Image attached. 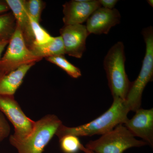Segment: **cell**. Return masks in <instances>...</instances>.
I'll return each instance as SVG.
<instances>
[{
	"label": "cell",
	"mask_w": 153,
	"mask_h": 153,
	"mask_svg": "<svg viewBox=\"0 0 153 153\" xmlns=\"http://www.w3.org/2000/svg\"><path fill=\"white\" fill-rule=\"evenodd\" d=\"M129 111L124 100L114 98L111 106L99 117L88 123L78 126L71 127L62 124L55 135L59 139L68 135L77 137L102 135L112 130L118 125L124 124L128 119V114Z\"/></svg>",
	"instance_id": "1"
},
{
	"label": "cell",
	"mask_w": 153,
	"mask_h": 153,
	"mask_svg": "<svg viewBox=\"0 0 153 153\" xmlns=\"http://www.w3.org/2000/svg\"><path fill=\"white\" fill-rule=\"evenodd\" d=\"M126 56L122 42L116 43L105 57L103 66L113 97L125 101L131 82L125 70Z\"/></svg>",
	"instance_id": "2"
},
{
	"label": "cell",
	"mask_w": 153,
	"mask_h": 153,
	"mask_svg": "<svg viewBox=\"0 0 153 153\" xmlns=\"http://www.w3.org/2000/svg\"><path fill=\"white\" fill-rule=\"evenodd\" d=\"M62 124L55 115H46L35 122L33 130L27 136L21 140L10 137V142L19 153H43Z\"/></svg>",
	"instance_id": "3"
},
{
	"label": "cell",
	"mask_w": 153,
	"mask_h": 153,
	"mask_svg": "<svg viewBox=\"0 0 153 153\" xmlns=\"http://www.w3.org/2000/svg\"><path fill=\"white\" fill-rule=\"evenodd\" d=\"M146 50L142 66L137 79L131 82L125 103L130 111L135 112L140 108L143 92L153 78V30L150 26L143 30Z\"/></svg>",
	"instance_id": "4"
},
{
	"label": "cell",
	"mask_w": 153,
	"mask_h": 153,
	"mask_svg": "<svg viewBox=\"0 0 153 153\" xmlns=\"http://www.w3.org/2000/svg\"><path fill=\"white\" fill-rule=\"evenodd\" d=\"M147 145L144 141L135 138L125 126L121 124L98 139L89 141L85 147L95 153H124L130 148Z\"/></svg>",
	"instance_id": "5"
},
{
	"label": "cell",
	"mask_w": 153,
	"mask_h": 153,
	"mask_svg": "<svg viewBox=\"0 0 153 153\" xmlns=\"http://www.w3.org/2000/svg\"><path fill=\"white\" fill-rule=\"evenodd\" d=\"M43 59L36 56L27 47L16 24L5 53L0 59V72L10 73L24 65L36 64Z\"/></svg>",
	"instance_id": "6"
},
{
	"label": "cell",
	"mask_w": 153,
	"mask_h": 153,
	"mask_svg": "<svg viewBox=\"0 0 153 153\" xmlns=\"http://www.w3.org/2000/svg\"><path fill=\"white\" fill-rule=\"evenodd\" d=\"M0 111L13 126L14 133L10 137L21 140L33 130L35 122L25 114L14 95L0 96Z\"/></svg>",
	"instance_id": "7"
},
{
	"label": "cell",
	"mask_w": 153,
	"mask_h": 153,
	"mask_svg": "<svg viewBox=\"0 0 153 153\" xmlns=\"http://www.w3.org/2000/svg\"><path fill=\"white\" fill-rule=\"evenodd\" d=\"M66 54L80 58L86 49V41L90 34L85 25H64L60 30Z\"/></svg>",
	"instance_id": "8"
},
{
	"label": "cell",
	"mask_w": 153,
	"mask_h": 153,
	"mask_svg": "<svg viewBox=\"0 0 153 153\" xmlns=\"http://www.w3.org/2000/svg\"><path fill=\"white\" fill-rule=\"evenodd\" d=\"M102 6L99 0H72L63 5L64 25H82Z\"/></svg>",
	"instance_id": "9"
},
{
	"label": "cell",
	"mask_w": 153,
	"mask_h": 153,
	"mask_svg": "<svg viewBox=\"0 0 153 153\" xmlns=\"http://www.w3.org/2000/svg\"><path fill=\"white\" fill-rule=\"evenodd\" d=\"M131 119L124 124L134 137L142 139L148 145L153 147V108H140Z\"/></svg>",
	"instance_id": "10"
},
{
	"label": "cell",
	"mask_w": 153,
	"mask_h": 153,
	"mask_svg": "<svg viewBox=\"0 0 153 153\" xmlns=\"http://www.w3.org/2000/svg\"><path fill=\"white\" fill-rule=\"evenodd\" d=\"M120 14L117 9L101 7L88 19L85 27L89 34H108L112 27L120 23Z\"/></svg>",
	"instance_id": "11"
},
{
	"label": "cell",
	"mask_w": 153,
	"mask_h": 153,
	"mask_svg": "<svg viewBox=\"0 0 153 153\" xmlns=\"http://www.w3.org/2000/svg\"><path fill=\"white\" fill-rule=\"evenodd\" d=\"M9 8L12 11L16 24L22 32L27 47L35 43V38L30 17L24 6V0H6Z\"/></svg>",
	"instance_id": "12"
},
{
	"label": "cell",
	"mask_w": 153,
	"mask_h": 153,
	"mask_svg": "<svg viewBox=\"0 0 153 153\" xmlns=\"http://www.w3.org/2000/svg\"><path fill=\"white\" fill-rule=\"evenodd\" d=\"M35 64L24 65L10 73L0 72V96L14 95L28 71Z\"/></svg>",
	"instance_id": "13"
},
{
	"label": "cell",
	"mask_w": 153,
	"mask_h": 153,
	"mask_svg": "<svg viewBox=\"0 0 153 153\" xmlns=\"http://www.w3.org/2000/svg\"><path fill=\"white\" fill-rule=\"evenodd\" d=\"M29 49L37 57L42 58L66 54L63 40L60 36L53 37L51 41L45 44H34Z\"/></svg>",
	"instance_id": "14"
},
{
	"label": "cell",
	"mask_w": 153,
	"mask_h": 153,
	"mask_svg": "<svg viewBox=\"0 0 153 153\" xmlns=\"http://www.w3.org/2000/svg\"><path fill=\"white\" fill-rule=\"evenodd\" d=\"M16 27V22L12 12L0 15V40L10 41Z\"/></svg>",
	"instance_id": "15"
},
{
	"label": "cell",
	"mask_w": 153,
	"mask_h": 153,
	"mask_svg": "<svg viewBox=\"0 0 153 153\" xmlns=\"http://www.w3.org/2000/svg\"><path fill=\"white\" fill-rule=\"evenodd\" d=\"M45 59L60 67L72 78L76 79L82 75L80 69L70 63L65 58L64 55H58L47 57Z\"/></svg>",
	"instance_id": "16"
},
{
	"label": "cell",
	"mask_w": 153,
	"mask_h": 153,
	"mask_svg": "<svg viewBox=\"0 0 153 153\" xmlns=\"http://www.w3.org/2000/svg\"><path fill=\"white\" fill-rule=\"evenodd\" d=\"M24 4L29 16L40 23L41 13L46 6L45 3L41 0H24Z\"/></svg>",
	"instance_id": "17"
},
{
	"label": "cell",
	"mask_w": 153,
	"mask_h": 153,
	"mask_svg": "<svg viewBox=\"0 0 153 153\" xmlns=\"http://www.w3.org/2000/svg\"><path fill=\"white\" fill-rule=\"evenodd\" d=\"M60 147L64 153H77L80 151L82 144L78 137L71 135L64 136L59 139Z\"/></svg>",
	"instance_id": "18"
},
{
	"label": "cell",
	"mask_w": 153,
	"mask_h": 153,
	"mask_svg": "<svg viewBox=\"0 0 153 153\" xmlns=\"http://www.w3.org/2000/svg\"><path fill=\"white\" fill-rule=\"evenodd\" d=\"M29 17L35 36V42L34 44H44L51 41L53 37L40 25V23L36 22L30 16Z\"/></svg>",
	"instance_id": "19"
},
{
	"label": "cell",
	"mask_w": 153,
	"mask_h": 153,
	"mask_svg": "<svg viewBox=\"0 0 153 153\" xmlns=\"http://www.w3.org/2000/svg\"><path fill=\"white\" fill-rule=\"evenodd\" d=\"M10 133V127L6 117L0 111V142L7 137Z\"/></svg>",
	"instance_id": "20"
},
{
	"label": "cell",
	"mask_w": 153,
	"mask_h": 153,
	"mask_svg": "<svg viewBox=\"0 0 153 153\" xmlns=\"http://www.w3.org/2000/svg\"><path fill=\"white\" fill-rule=\"evenodd\" d=\"M102 7L112 10L118 1L117 0H99Z\"/></svg>",
	"instance_id": "21"
},
{
	"label": "cell",
	"mask_w": 153,
	"mask_h": 153,
	"mask_svg": "<svg viewBox=\"0 0 153 153\" xmlns=\"http://www.w3.org/2000/svg\"><path fill=\"white\" fill-rule=\"evenodd\" d=\"M10 10L8 6L5 1L0 0V15L7 13L8 11Z\"/></svg>",
	"instance_id": "22"
},
{
	"label": "cell",
	"mask_w": 153,
	"mask_h": 153,
	"mask_svg": "<svg viewBox=\"0 0 153 153\" xmlns=\"http://www.w3.org/2000/svg\"><path fill=\"white\" fill-rule=\"evenodd\" d=\"M9 40H0V59L1 57V55L6 47L9 44Z\"/></svg>",
	"instance_id": "23"
},
{
	"label": "cell",
	"mask_w": 153,
	"mask_h": 153,
	"mask_svg": "<svg viewBox=\"0 0 153 153\" xmlns=\"http://www.w3.org/2000/svg\"><path fill=\"white\" fill-rule=\"evenodd\" d=\"M80 151H82V152H83L85 153H95L92 152V151L88 149H86V148L82 145L81 148H80Z\"/></svg>",
	"instance_id": "24"
},
{
	"label": "cell",
	"mask_w": 153,
	"mask_h": 153,
	"mask_svg": "<svg viewBox=\"0 0 153 153\" xmlns=\"http://www.w3.org/2000/svg\"><path fill=\"white\" fill-rule=\"evenodd\" d=\"M147 2L149 3V4L151 6V7H153V0H148Z\"/></svg>",
	"instance_id": "25"
}]
</instances>
